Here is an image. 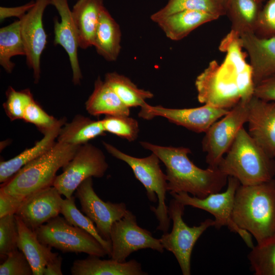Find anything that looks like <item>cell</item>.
<instances>
[{"mask_svg": "<svg viewBox=\"0 0 275 275\" xmlns=\"http://www.w3.org/2000/svg\"><path fill=\"white\" fill-rule=\"evenodd\" d=\"M75 191L82 212L94 223L102 237L111 241L112 226L124 215L127 210L125 203L102 200L94 190L92 177L85 180Z\"/></svg>", "mask_w": 275, "mask_h": 275, "instance_id": "obj_14", "label": "cell"}, {"mask_svg": "<svg viewBox=\"0 0 275 275\" xmlns=\"http://www.w3.org/2000/svg\"><path fill=\"white\" fill-rule=\"evenodd\" d=\"M66 119H59L58 124L43 134L42 139L32 147L26 149L14 157L0 163V182L4 183L12 177L24 166L48 151L55 144L61 127L66 123Z\"/></svg>", "mask_w": 275, "mask_h": 275, "instance_id": "obj_24", "label": "cell"}, {"mask_svg": "<svg viewBox=\"0 0 275 275\" xmlns=\"http://www.w3.org/2000/svg\"><path fill=\"white\" fill-rule=\"evenodd\" d=\"M227 183L225 191L213 193L203 199L191 197L185 192L171 195L184 206H190L209 212L215 218L214 227L218 229L223 226H227L231 232L238 234L247 246L252 249L254 245L252 235L240 228L232 218L235 195L240 183L237 179L231 176H228Z\"/></svg>", "mask_w": 275, "mask_h": 275, "instance_id": "obj_9", "label": "cell"}, {"mask_svg": "<svg viewBox=\"0 0 275 275\" xmlns=\"http://www.w3.org/2000/svg\"><path fill=\"white\" fill-rule=\"evenodd\" d=\"M208 104L186 108H170L147 103L141 107L139 117L151 120L156 117L166 118L171 123L197 133H205L210 126L229 111Z\"/></svg>", "mask_w": 275, "mask_h": 275, "instance_id": "obj_13", "label": "cell"}, {"mask_svg": "<svg viewBox=\"0 0 275 275\" xmlns=\"http://www.w3.org/2000/svg\"><path fill=\"white\" fill-rule=\"evenodd\" d=\"M232 218L257 243L275 235V180L240 184L235 195Z\"/></svg>", "mask_w": 275, "mask_h": 275, "instance_id": "obj_2", "label": "cell"}, {"mask_svg": "<svg viewBox=\"0 0 275 275\" xmlns=\"http://www.w3.org/2000/svg\"><path fill=\"white\" fill-rule=\"evenodd\" d=\"M104 7L103 0H77L74 5L71 12L80 48L93 46L100 13Z\"/></svg>", "mask_w": 275, "mask_h": 275, "instance_id": "obj_23", "label": "cell"}, {"mask_svg": "<svg viewBox=\"0 0 275 275\" xmlns=\"http://www.w3.org/2000/svg\"><path fill=\"white\" fill-rule=\"evenodd\" d=\"M50 4L51 0H36L33 7L19 19L26 64L33 71L36 84L40 79L41 56L47 43L43 15L46 8Z\"/></svg>", "mask_w": 275, "mask_h": 275, "instance_id": "obj_15", "label": "cell"}, {"mask_svg": "<svg viewBox=\"0 0 275 275\" xmlns=\"http://www.w3.org/2000/svg\"><path fill=\"white\" fill-rule=\"evenodd\" d=\"M239 36L241 45L250 59L255 86L275 74V37L263 38L254 33Z\"/></svg>", "mask_w": 275, "mask_h": 275, "instance_id": "obj_19", "label": "cell"}, {"mask_svg": "<svg viewBox=\"0 0 275 275\" xmlns=\"http://www.w3.org/2000/svg\"><path fill=\"white\" fill-rule=\"evenodd\" d=\"M110 257L119 262H125L132 253L151 249L162 253L164 248L160 239L154 238L148 230L137 223L136 216L127 210L123 217L115 222L111 227Z\"/></svg>", "mask_w": 275, "mask_h": 275, "instance_id": "obj_12", "label": "cell"}, {"mask_svg": "<svg viewBox=\"0 0 275 275\" xmlns=\"http://www.w3.org/2000/svg\"><path fill=\"white\" fill-rule=\"evenodd\" d=\"M185 10L202 11L219 17L226 15L222 0H169L164 7L151 15L150 19L156 23L170 14Z\"/></svg>", "mask_w": 275, "mask_h": 275, "instance_id": "obj_31", "label": "cell"}, {"mask_svg": "<svg viewBox=\"0 0 275 275\" xmlns=\"http://www.w3.org/2000/svg\"><path fill=\"white\" fill-rule=\"evenodd\" d=\"M102 144L106 150L114 157L123 161L132 169L135 177L144 185L149 201L156 202L157 207H150L159 222L157 230L163 233L168 232L170 221L168 206L166 205V193L168 191L167 176L160 169V160L154 153L143 158L128 155L105 142Z\"/></svg>", "mask_w": 275, "mask_h": 275, "instance_id": "obj_6", "label": "cell"}, {"mask_svg": "<svg viewBox=\"0 0 275 275\" xmlns=\"http://www.w3.org/2000/svg\"><path fill=\"white\" fill-rule=\"evenodd\" d=\"M35 231L40 242L63 253H84L100 257L108 255L104 248L93 236L71 225L64 217L58 215Z\"/></svg>", "mask_w": 275, "mask_h": 275, "instance_id": "obj_7", "label": "cell"}, {"mask_svg": "<svg viewBox=\"0 0 275 275\" xmlns=\"http://www.w3.org/2000/svg\"><path fill=\"white\" fill-rule=\"evenodd\" d=\"M263 0H226V15L231 23V31L239 36L254 33Z\"/></svg>", "mask_w": 275, "mask_h": 275, "instance_id": "obj_27", "label": "cell"}, {"mask_svg": "<svg viewBox=\"0 0 275 275\" xmlns=\"http://www.w3.org/2000/svg\"><path fill=\"white\" fill-rule=\"evenodd\" d=\"M85 105L88 113L94 116L130 115V108L123 103L100 76L96 79L94 90L86 102Z\"/></svg>", "mask_w": 275, "mask_h": 275, "instance_id": "obj_26", "label": "cell"}, {"mask_svg": "<svg viewBox=\"0 0 275 275\" xmlns=\"http://www.w3.org/2000/svg\"><path fill=\"white\" fill-rule=\"evenodd\" d=\"M61 213L71 225L81 228L93 236L104 248L110 257L111 241L102 238L94 223L77 209L75 203V197L63 199Z\"/></svg>", "mask_w": 275, "mask_h": 275, "instance_id": "obj_33", "label": "cell"}, {"mask_svg": "<svg viewBox=\"0 0 275 275\" xmlns=\"http://www.w3.org/2000/svg\"><path fill=\"white\" fill-rule=\"evenodd\" d=\"M108 164L98 147L89 143L80 145L73 158L62 168L53 186L66 198H70L77 187L89 177H102Z\"/></svg>", "mask_w": 275, "mask_h": 275, "instance_id": "obj_10", "label": "cell"}, {"mask_svg": "<svg viewBox=\"0 0 275 275\" xmlns=\"http://www.w3.org/2000/svg\"><path fill=\"white\" fill-rule=\"evenodd\" d=\"M184 206L175 199L168 206V215L173 221L170 233H164L159 239L164 249L172 252L176 258L183 275L191 274L190 260L194 246L204 232L214 226V221L208 218L199 226L189 227L183 221Z\"/></svg>", "mask_w": 275, "mask_h": 275, "instance_id": "obj_8", "label": "cell"}, {"mask_svg": "<svg viewBox=\"0 0 275 275\" xmlns=\"http://www.w3.org/2000/svg\"><path fill=\"white\" fill-rule=\"evenodd\" d=\"M249 101L239 102L205 132L202 146L203 151L206 153L208 167H217L238 132L246 123Z\"/></svg>", "mask_w": 275, "mask_h": 275, "instance_id": "obj_11", "label": "cell"}, {"mask_svg": "<svg viewBox=\"0 0 275 275\" xmlns=\"http://www.w3.org/2000/svg\"><path fill=\"white\" fill-rule=\"evenodd\" d=\"M254 95L261 99L275 102V74L258 83L255 87Z\"/></svg>", "mask_w": 275, "mask_h": 275, "instance_id": "obj_41", "label": "cell"}, {"mask_svg": "<svg viewBox=\"0 0 275 275\" xmlns=\"http://www.w3.org/2000/svg\"><path fill=\"white\" fill-rule=\"evenodd\" d=\"M219 17L205 12L185 10L170 14L158 20L156 23L168 38L173 41H179L200 26Z\"/></svg>", "mask_w": 275, "mask_h": 275, "instance_id": "obj_22", "label": "cell"}, {"mask_svg": "<svg viewBox=\"0 0 275 275\" xmlns=\"http://www.w3.org/2000/svg\"><path fill=\"white\" fill-rule=\"evenodd\" d=\"M61 195L53 186L39 190L26 197L15 215L35 231L61 213Z\"/></svg>", "mask_w": 275, "mask_h": 275, "instance_id": "obj_17", "label": "cell"}, {"mask_svg": "<svg viewBox=\"0 0 275 275\" xmlns=\"http://www.w3.org/2000/svg\"><path fill=\"white\" fill-rule=\"evenodd\" d=\"M104 80L129 108L142 107L146 99L154 96L150 91L139 88L128 77L116 72L107 73Z\"/></svg>", "mask_w": 275, "mask_h": 275, "instance_id": "obj_29", "label": "cell"}, {"mask_svg": "<svg viewBox=\"0 0 275 275\" xmlns=\"http://www.w3.org/2000/svg\"><path fill=\"white\" fill-rule=\"evenodd\" d=\"M6 95V100L3 106L7 116L11 121L22 119L26 107L34 100L30 90L18 91L10 86Z\"/></svg>", "mask_w": 275, "mask_h": 275, "instance_id": "obj_35", "label": "cell"}, {"mask_svg": "<svg viewBox=\"0 0 275 275\" xmlns=\"http://www.w3.org/2000/svg\"><path fill=\"white\" fill-rule=\"evenodd\" d=\"M79 146L56 142L44 154L24 166L1 189L7 194L26 198L53 186L57 171L73 158Z\"/></svg>", "mask_w": 275, "mask_h": 275, "instance_id": "obj_5", "label": "cell"}, {"mask_svg": "<svg viewBox=\"0 0 275 275\" xmlns=\"http://www.w3.org/2000/svg\"><path fill=\"white\" fill-rule=\"evenodd\" d=\"M72 275H146L141 264L134 259L119 262L111 258L102 260L100 257L89 255L75 260L70 269Z\"/></svg>", "mask_w": 275, "mask_h": 275, "instance_id": "obj_20", "label": "cell"}, {"mask_svg": "<svg viewBox=\"0 0 275 275\" xmlns=\"http://www.w3.org/2000/svg\"><path fill=\"white\" fill-rule=\"evenodd\" d=\"M101 120H94L77 115L61 128L57 141L67 144L80 146L105 133Z\"/></svg>", "mask_w": 275, "mask_h": 275, "instance_id": "obj_28", "label": "cell"}, {"mask_svg": "<svg viewBox=\"0 0 275 275\" xmlns=\"http://www.w3.org/2000/svg\"><path fill=\"white\" fill-rule=\"evenodd\" d=\"M18 230L15 214L0 218V255L6 258L11 253L18 250Z\"/></svg>", "mask_w": 275, "mask_h": 275, "instance_id": "obj_36", "label": "cell"}, {"mask_svg": "<svg viewBox=\"0 0 275 275\" xmlns=\"http://www.w3.org/2000/svg\"><path fill=\"white\" fill-rule=\"evenodd\" d=\"M16 56H25L19 20L0 29V65L7 73L14 68L11 59Z\"/></svg>", "mask_w": 275, "mask_h": 275, "instance_id": "obj_30", "label": "cell"}, {"mask_svg": "<svg viewBox=\"0 0 275 275\" xmlns=\"http://www.w3.org/2000/svg\"><path fill=\"white\" fill-rule=\"evenodd\" d=\"M144 148L155 154L166 168L168 191L185 192L200 199L221 191L228 176L217 167L202 169L188 158L190 150L184 147L162 146L140 142Z\"/></svg>", "mask_w": 275, "mask_h": 275, "instance_id": "obj_1", "label": "cell"}, {"mask_svg": "<svg viewBox=\"0 0 275 275\" xmlns=\"http://www.w3.org/2000/svg\"><path fill=\"white\" fill-rule=\"evenodd\" d=\"M0 274L33 275V271L23 253L18 250L8 255L1 264Z\"/></svg>", "mask_w": 275, "mask_h": 275, "instance_id": "obj_38", "label": "cell"}, {"mask_svg": "<svg viewBox=\"0 0 275 275\" xmlns=\"http://www.w3.org/2000/svg\"><path fill=\"white\" fill-rule=\"evenodd\" d=\"M248 133L272 158L275 155V102L254 95L248 102Z\"/></svg>", "mask_w": 275, "mask_h": 275, "instance_id": "obj_16", "label": "cell"}, {"mask_svg": "<svg viewBox=\"0 0 275 275\" xmlns=\"http://www.w3.org/2000/svg\"><path fill=\"white\" fill-rule=\"evenodd\" d=\"M16 217L18 230V249L28 260L33 275H43L46 265L59 254L52 251V247L40 242L35 231L28 227L16 215Z\"/></svg>", "mask_w": 275, "mask_h": 275, "instance_id": "obj_21", "label": "cell"}, {"mask_svg": "<svg viewBox=\"0 0 275 275\" xmlns=\"http://www.w3.org/2000/svg\"><path fill=\"white\" fill-rule=\"evenodd\" d=\"M222 1H223V2L224 4V5H225V1H226V0H222Z\"/></svg>", "mask_w": 275, "mask_h": 275, "instance_id": "obj_44", "label": "cell"}, {"mask_svg": "<svg viewBox=\"0 0 275 275\" xmlns=\"http://www.w3.org/2000/svg\"><path fill=\"white\" fill-rule=\"evenodd\" d=\"M62 261L63 258L61 256L58 255L46 265L43 275H62L61 269Z\"/></svg>", "mask_w": 275, "mask_h": 275, "instance_id": "obj_43", "label": "cell"}, {"mask_svg": "<svg viewBox=\"0 0 275 275\" xmlns=\"http://www.w3.org/2000/svg\"><path fill=\"white\" fill-rule=\"evenodd\" d=\"M35 4V1H32L22 6L14 7H0V20L3 21L4 19L11 17H16L21 18L30 10H31Z\"/></svg>", "mask_w": 275, "mask_h": 275, "instance_id": "obj_42", "label": "cell"}, {"mask_svg": "<svg viewBox=\"0 0 275 275\" xmlns=\"http://www.w3.org/2000/svg\"><path fill=\"white\" fill-rule=\"evenodd\" d=\"M274 158L275 159V155H274Z\"/></svg>", "mask_w": 275, "mask_h": 275, "instance_id": "obj_45", "label": "cell"}, {"mask_svg": "<svg viewBox=\"0 0 275 275\" xmlns=\"http://www.w3.org/2000/svg\"><path fill=\"white\" fill-rule=\"evenodd\" d=\"M217 168L241 185H251L269 181L275 174V162L243 127Z\"/></svg>", "mask_w": 275, "mask_h": 275, "instance_id": "obj_4", "label": "cell"}, {"mask_svg": "<svg viewBox=\"0 0 275 275\" xmlns=\"http://www.w3.org/2000/svg\"><path fill=\"white\" fill-rule=\"evenodd\" d=\"M121 36L119 24L104 7L100 13L93 46L105 60L115 61L121 49Z\"/></svg>", "mask_w": 275, "mask_h": 275, "instance_id": "obj_25", "label": "cell"}, {"mask_svg": "<svg viewBox=\"0 0 275 275\" xmlns=\"http://www.w3.org/2000/svg\"><path fill=\"white\" fill-rule=\"evenodd\" d=\"M105 132L129 142L135 141L140 131L138 121L128 115H106L101 120Z\"/></svg>", "mask_w": 275, "mask_h": 275, "instance_id": "obj_34", "label": "cell"}, {"mask_svg": "<svg viewBox=\"0 0 275 275\" xmlns=\"http://www.w3.org/2000/svg\"><path fill=\"white\" fill-rule=\"evenodd\" d=\"M256 275H275V235L257 243L248 255Z\"/></svg>", "mask_w": 275, "mask_h": 275, "instance_id": "obj_32", "label": "cell"}, {"mask_svg": "<svg viewBox=\"0 0 275 275\" xmlns=\"http://www.w3.org/2000/svg\"><path fill=\"white\" fill-rule=\"evenodd\" d=\"M255 34L259 37H275V0H268L260 12Z\"/></svg>", "mask_w": 275, "mask_h": 275, "instance_id": "obj_39", "label": "cell"}, {"mask_svg": "<svg viewBox=\"0 0 275 275\" xmlns=\"http://www.w3.org/2000/svg\"><path fill=\"white\" fill-rule=\"evenodd\" d=\"M195 87L201 103L230 109L241 101H249L255 86L252 76L239 75L213 60L198 75Z\"/></svg>", "mask_w": 275, "mask_h": 275, "instance_id": "obj_3", "label": "cell"}, {"mask_svg": "<svg viewBox=\"0 0 275 275\" xmlns=\"http://www.w3.org/2000/svg\"><path fill=\"white\" fill-rule=\"evenodd\" d=\"M22 120L35 125L43 134L54 128L59 121L45 112L35 100L26 107Z\"/></svg>", "mask_w": 275, "mask_h": 275, "instance_id": "obj_37", "label": "cell"}, {"mask_svg": "<svg viewBox=\"0 0 275 275\" xmlns=\"http://www.w3.org/2000/svg\"><path fill=\"white\" fill-rule=\"evenodd\" d=\"M25 198L7 194L0 189V218L15 214Z\"/></svg>", "mask_w": 275, "mask_h": 275, "instance_id": "obj_40", "label": "cell"}, {"mask_svg": "<svg viewBox=\"0 0 275 275\" xmlns=\"http://www.w3.org/2000/svg\"><path fill=\"white\" fill-rule=\"evenodd\" d=\"M51 5L56 8L61 17L60 22L57 17L54 18L53 43L61 46L68 55L72 71V82L75 85H78L82 75L77 56L78 33L71 10L68 0H51Z\"/></svg>", "mask_w": 275, "mask_h": 275, "instance_id": "obj_18", "label": "cell"}]
</instances>
